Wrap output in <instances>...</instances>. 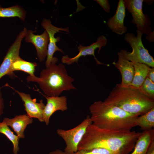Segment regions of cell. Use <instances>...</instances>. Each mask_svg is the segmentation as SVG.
Segmentation results:
<instances>
[{
    "label": "cell",
    "mask_w": 154,
    "mask_h": 154,
    "mask_svg": "<svg viewBox=\"0 0 154 154\" xmlns=\"http://www.w3.org/2000/svg\"><path fill=\"white\" fill-rule=\"evenodd\" d=\"M141 133L131 130L102 128L92 123L88 127L78 151L102 148L119 154H129Z\"/></svg>",
    "instance_id": "cell-1"
},
{
    "label": "cell",
    "mask_w": 154,
    "mask_h": 154,
    "mask_svg": "<svg viewBox=\"0 0 154 154\" xmlns=\"http://www.w3.org/2000/svg\"><path fill=\"white\" fill-rule=\"evenodd\" d=\"M89 109L92 124L102 128L131 130L138 116L100 100L94 102Z\"/></svg>",
    "instance_id": "cell-2"
},
{
    "label": "cell",
    "mask_w": 154,
    "mask_h": 154,
    "mask_svg": "<svg viewBox=\"0 0 154 154\" xmlns=\"http://www.w3.org/2000/svg\"><path fill=\"white\" fill-rule=\"evenodd\" d=\"M58 60L54 57L50 65L43 69L39 77L29 76L28 82H36L46 96H58L63 92L77 89L73 85L74 79L69 76L64 66L62 63L56 65Z\"/></svg>",
    "instance_id": "cell-3"
},
{
    "label": "cell",
    "mask_w": 154,
    "mask_h": 154,
    "mask_svg": "<svg viewBox=\"0 0 154 154\" xmlns=\"http://www.w3.org/2000/svg\"><path fill=\"white\" fill-rule=\"evenodd\" d=\"M137 116L154 107V100L142 94L138 89L117 84L104 101Z\"/></svg>",
    "instance_id": "cell-4"
},
{
    "label": "cell",
    "mask_w": 154,
    "mask_h": 154,
    "mask_svg": "<svg viewBox=\"0 0 154 154\" xmlns=\"http://www.w3.org/2000/svg\"><path fill=\"white\" fill-rule=\"evenodd\" d=\"M136 32V36L133 33H127L124 36V40L130 45L132 52L121 49L120 52L125 58L131 62L143 63L154 68V58L142 43V37L143 34L137 29Z\"/></svg>",
    "instance_id": "cell-5"
},
{
    "label": "cell",
    "mask_w": 154,
    "mask_h": 154,
    "mask_svg": "<svg viewBox=\"0 0 154 154\" xmlns=\"http://www.w3.org/2000/svg\"><path fill=\"white\" fill-rule=\"evenodd\" d=\"M90 116L88 115L79 124L68 130L58 129V135L64 141L66 147L64 152L66 154H74L78 151V145L86 133L88 127L92 124Z\"/></svg>",
    "instance_id": "cell-6"
},
{
    "label": "cell",
    "mask_w": 154,
    "mask_h": 154,
    "mask_svg": "<svg viewBox=\"0 0 154 154\" xmlns=\"http://www.w3.org/2000/svg\"><path fill=\"white\" fill-rule=\"evenodd\" d=\"M123 1L125 8L131 15V22L135 25L137 29L147 35L151 33V19L143 11V0H123Z\"/></svg>",
    "instance_id": "cell-7"
},
{
    "label": "cell",
    "mask_w": 154,
    "mask_h": 154,
    "mask_svg": "<svg viewBox=\"0 0 154 154\" xmlns=\"http://www.w3.org/2000/svg\"><path fill=\"white\" fill-rule=\"evenodd\" d=\"M41 25L47 32L49 36V43L48 45L47 58L45 62V66L47 68L50 65L54 58L53 54L56 51H59L64 54L63 51L58 47L56 45V43L60 40V38L57 37L55 38V34L60 31L70 33L68 28H62L55 27L52 24L50 19H42Z\"/></svg>",
    "instance_id": "cell-8"
},
{
    "label": "cell",
    "mask_w": 154,
    "mask_h": 154,
    "mask_svg": "<svg viewBox=\"0 0 154 154\" xmlns=\"http://www.w3.org/2000/svg\"><path fill=\"white\" fill-rule=\"evenodd\" d=\"M108 39L106 37L102 35L99 36L96 41L88 46H85L80 44L77 47L79 53L75 56L70 57L68 55L63 56L61 59L62 62L63 64L70 65L75 62L77 63L79 58L81 56L88 55H92L94 56L96 63L98 64H103L98 60L95 56L94 52L97 48H99L98 53L102 47L105 46L108 42Z\"/></svg>",
    "instance_id": "cell-9"
},
{
    "label": "cell",
    "mask_w": 154,
    "mask_h": 154,
    "mask_svg": "<svg viewBox=\"0 0 154 154\" xmlns=\"http://www.w3.org/2000/svg\"><path fill=\"white\" fill-rule=\"evenodd\" d=\"M27 30L26 28H24L8 49L0 66V79L5 75H8L12 64L20 57L19 53L21 42L25 36Z\"/></svg>",
    "instance_id": "cell-10"
},
{
    "label": "cell",
    "mask_w": 154,
    "mask_h": 154,
    "mask_svg": "<svg viewBox=\"0 0 154 154\" xmlns=\"http://www.w3.org/2000/svg\"><path fill=\"white\" fill-rule=\"evenodd\" d=\"M35 32L36 31L31 29L27 30L25 40L26 42L31 43L34 46L38 60L40 62H42L47 57L49 36L45 30L40 35L34 34Z\"/></svg>",
    "instance_id": "cell-11"
},
{
    "label": "cell",
    "mask_w": 154,
    "mask_h": 154,
    "mask_svg": "<svg viewBox=\"0 0 154 154\" xmlns=\"http://www.w3.org/2000/svg\"><path fill=\"white\" fill-rule=\"evenodd\" d=\"M13 89L19 95L24 102L27 114L31 118H36L41 122H44L43 113L45 105L43 100H41L39 103H37L36 99H32L29 94Z\"/></svg>",
    "instance_id": "cell-12"
},
{
    "label": "cell",
    "mask_w": 154,
    "mask_h": 154,
    "mask_svg": "<svg viewBox=\"0 0 154 154\" xmlns=\"http://www.w3.org/2000/svg\"><path fill=\"white\" fill-rule=\"evenodd\" d=\"M43 95L47 100L43 113L44 122L48 125L50 118L54 112L58 110L64 112L68 109L67 98L65 96L49 97Z\"/></svg>",
    "instance_id": "cell-13"
},
{
    "label": "cell",
    "mask_w": 154,
    "mask_h": 154,
    "mask_svg": "<svg viewBox=\"0 0 154 154\" xmlns=\"http://www.w3.org/2000/svg\"><path fill=\"white\" fill-rule=\"evenodd\" d=\"M125 9L123 0H119L114 15L107 22L108 28L113 32L119 35H122L127 31L124 24Z\"/></svg>",
    "instance_id": "cell-14"
},
{
    "label": "cell",
    "mask_w": 154,
    "mask_h": 154,
    "mask_svg": "<svg viewBox=\"0 0 154 154\" xmlns=\"http://www.w3.org/2000/svg\"><path fill=\"white\" fill-rule=\"evenodd\" d=\"M118 60L114 63L115 66L119 71L122 81L120 85L123 87H129L133 79L134 68L132 62L125 58L120 52L117 53Z\"/></svg>",
    "instance_id": "cell-15"
},
{
    "label": "cell",
    "mask_w": 154,
    "mask_h": 154,
    "mask_svg": "<svg viewBox=\"0 0 154 154\" xmlns=\"http://www.w3.org/2000/svg\"><path fill=\"white\" fill-rule=\"evenodd\" d=\"M2 121L11 127L20 139L25 138L24 131L28 125L33 123V119L27 114H23L12 118H4Z\"/></svg>",
    "instance_id": "cell-16"
},
{
    "label": "cell",
    "mask_w": 154,
    "mask_h": 154,
    "mask_svg": "<svg viewBox=\"0 0 154 154\" xmlns=\"http://www.w3.org/2000/svg\"><path fill=\"white\" fill-rule=\"evenodd\" d=\"M154 139V129L143 131L137 139L133 150L130 154H146L150 144Z\"/></svg>",
    "instance_id": "cell-17"
},
{
    "label": "cell",
    "mask_w": 154,
    "mask_h": 154,
    "mask_svg": "<svg viewBox=\"0 0 154 154\" xmlns=\"http://www.w3.org/2000/svg\"><path fill=\"white\" fill-rule=\"evenodd\" d=\"M134 74L132 82L129 87L138 89L143 82L151 68L146 64L132 62Z\"/></svg>",
    "instance_id": "cell-18"
},
{
    "label": "cell",
    "mask_w": 154,
    "mask_h": 154,
    "mask_svg": "<svg viewBox=\"0 0 154 154\" xmlns=\"http://www.w3.org/2000/svg\"><path fill=\"white\" fill-rule=\"evenodd\" d=\"M134 124L135 126H139L143 131L152 129L154 127V107L140 116L137 117Z\"/></svg>",
    "instance_id": "cell-19"
},
{
    "label": "cell",
    "mask_w": 154,
    "mask_h": 154,
    "mask_svg": "<svg viewBox=\"0 0 154 154\" xmlns=\"http://www.w3.org/2000/svg\"><path fill=\"white\" fill-rule=\"evenodd\" d=\"M26 12L22 7L17 5L8 7H3L0 5V17H19L25 21Z\"/></svg>",
    "instance_id": "cell-20"
},
{
    "label": "cell",
    "mask_w": 154,
    "mask_h": 154,
    "mask_svg": "<svg viewBox=\"0 0 154 154\" xmlns=\"http://www.w3.org/2000/svg\"><path fill=\"white\" fill-rule=\"evenodd\" d=\"M37 66L36 63L25 61L20 57L12 64L8 74H10L14 71L21 70L33 76H35L34 72Z\"/></svg>",
    "instance_id": "cell-21"
},
{
    "label": "cell",
    "mask_w": 154,
    "mask_h": 154,
    "mask_svg": "<svg viewBox=\"0 0 154 154\" xmlns=\"http://www.w3.org/2000/svg\"><path fill=\"white\" fill-rule=\"evenodd\" d=\"M0 133L5 135L12 143L13 152L14 154H17L19 150V138L17 135L14 134L9 126L4 122H0Z\"/></svg>",
    "instance_id": "cell-22"
},
{
    "label": "cell",
    "mask_w": 154,
    "mask_h": 154,
    "mask_svg": "<svg viewBox=\"0 0 154 154\" xmlns=\"http://www.w3.org/2000/svg\"><path fill=\"white\" fill-rule=\"evenodd\" d=\"M144 95L154 100V82L147 77L143 82L138 89Z\"/></svg>",
    "instance_id": "cell-23"
},
{
    "label": "cell",
    "mask_w": 154,
    "mask_h": 154,
    "mask_svg": "<svg viewBox=\"0 0 154 154\" xmlns=\"http://www.w3.org/2000/svg\"><path fill=\"white\" fill-rule=\"evenodd\" d=\"M74 154H119L108 149L102 148H96L89 150L78 151Z\"/></svg>",
    "instance_id": "cell-24"
},
{
    "label": "cell",
    "mask_w": 154,
    "mask_h": 154,
    "mask_svg": "<svg viewBox=\"0 0 154 154\" xmlns=\"http://www.w3.org/2000/svg\"><path fill=\"white\" fill-rule=\"evenodd\" d=\"M94 1L99 4L106 12L108 13L110 12L111 6L108 0H95Z\"/></svg>",
    "instance_id": "cell-25"
},
{
    "label": "cell",
    "mask_w": 154,
    "mask_h": 154,
    "mask_svg": "<svg viewBox=\"0 0 154 154\" xmlns=\"http://www.w3.org/2000/svg\"><path fill=\"white\" fill-rule=\"evenodd\" d=\"M4 108V100L0 88V117L3 113Z\"/></svg>",
    "instance_id": "cell-26"
},
{
    "label": "cell",
    "mask_w": 154,
    "mask_h": 154,
    "mask_svg": "<svg viewBox=\"0 0 154 154\" xmlns=\"http://www.w3.org/2000/svg\"><path fill=\"white\" fill-rule=\"evenodd\" d=\"M146 154H154V139L150 144Z\"/></svg>",
    "instance_id": "cell-27"
},
{
    "label": "cell",
    "mask_w": 154,
    "mask_h": 154,
    "mask_svg": "<svg viewBox=\"0 0 154 154\" xmlns=\"http://www.w3.org/2000/svg\"><path fill=\"white\" fill-rule=\"evenodd\" d=\"M147 77L154 82V68H151L149 72Z\"/></svg>",
    "instance_id": "cell-28"
},
{
    "label": "cell",
    "mask_w": 154,
    "mask_h": 154,
    "mask_svg": "<svg viewBox=\"0 0 154 154\" xmlns=\"http://www.w3.org/2000/svg\"><path fill=\"white\" fill-rule=\"evenodd\" d=\"M48 154H66L64 151L60 149H56L50 152Z\"/></svg>",
    "instance_id": "cell-29"
}]
</instances>
